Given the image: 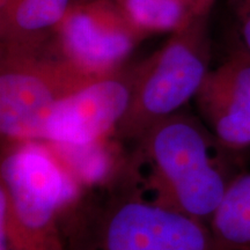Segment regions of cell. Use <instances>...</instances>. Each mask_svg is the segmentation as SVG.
I'll return each instance as SVG.
<instances>
[{"instance_id": "cell-2", "label": "cell", "mask_w": 250, "mask_h": 250, "mask_svg": "<svg viewBox=\"0 0 250 250\" xmlns=\"http://www.w3.org/2000/svg\"><path fill=\"white\" fill-rule=\"evenodd\" d=\"M83 189L54 144L2 140L0 250H67L61 215Z\"/></svg>"}, {"instance_id": "cell-4", "label": "cell", "mask_w": 250, "mask_h": 250, "mask_svg": "<svg viewBox=\"0 0 250 250\" xmlns=\"http://www.w3.org/2000/svg\"><path fill=\"white\" fill-rule=\"evenodd\" d=\"M208 17L171 33L154 54L134 65L129 108L114 137L137 142L153 125L195 99L210 71Z\"/></svg>"}, {"instance_id": "cell-5", "label": "cell", "mask_w": 250, "mask_h": 250, "mask_svg": "<svg viewBox=\"0 0 250 250\" xmlns=\"http://www.w3.org/2000/svg\"><path fill=\"white\" fill-rule=\"evenodd\" d=\"M99 78L64 57L52 39L35 49L0 48L2 140H41L51 109Z\"/></svg>"}, {"instance_id": "cell-6", "label": "cell", "mask_w": 250, "mask_h": 250, "mask_svg": "<svg viewBox=\"0 0 250 250\" xmlns=\"http://www.w3.org/2000/svg\"><path fill=\"white\" fill-rule=\"evenodd\" d=\"M147 37L114 0H73L52 43L87 73L104 77L125 66Z\"/></svg>"}, {"instance_id": "cell-7", "label": "cell", "mask_w": 250, "mask_h": 250, "mask_svg": "<svg viewBox=\"0 0 250 250\" xmlns=\"http://www.w3.org/2000/svg\"><path fill=\"white\" fill-rule=\"evenodd\" d=\"M134 65L99 78L59 101L46 117L41 140L70 147L107 142L129 108Z\"/></svg>"}, {"instance_id": "cell-9", "label": "cell", "mask_w": 250, "mask_h": 250, "mask_svg": "<svg viewBox=\"0 0 250 250\" xmlns=\"http://www.w3.org/2000/svg\"><path fill=\"white\" fill-rule=\"evenodd\" d=\"M73 0H0V48L35 49L55 35Z\"/></svg>"}, {"instance_id": "cell-12", "label": "cell", "mask_w": 250, "mask_h": 250, "mask_svg": "<svg viewBox=\"0 0 250 250\" xmlns=\"http://www.w3.org/2000/svg\"><path fill=\"white\" fill-rule=\"evenodd\" d=\"M239 26L241 44L250 55V0H228Z\"/></svg>"}, {"instance_id": "cell-11", "label": "cell", "mask_w": 250, "mask_h": 250, "mask_svg": "<svg viewBox=\"0 0 250 250\" xmlns=\"http://www.w3.org/2000/svg\"><path fill=\"white\" fill-rule=\"evenodd\" d=\"M208 221L225 249L250 250V173L230 180Z\"/></svg>"}, {"instance_id": "cell-3", "label": "cell", "mask_w": 250, "mask_h": 250, "mask_svg": "<svg viewBox=\"0 0 250 250\" xmlns=\"http://www.w3.org/2000/svg\"><path fill=\"white\" fill-rule=\"evenodd\" d=\"M67 250H226L205 221L154 204L125 187L67 226Z\"/></svg>"}, {"instance_id": "cell-8", "label": "cell", "mask_w": 250, "mask_h": 250, "mask_svg": "<svg viewBox=\"0 0 250 250\" xmlns=\"http://www.w3.org/2000/svg\"><path fill=\"white\" fill-rule=\"evenodd\" d=\"M195 102L202 120L223 147L250 146V55L239 45L208 71Z\"/></svg>"}, {"instance_id": "cell-1", "label": "cell", "mask_w": 250, "mask_h": 250, "mask_svg": "<svg viewBox=\"0 0 250 250\" xmlns=\"http://www.w3.org/2000/svg\"><path fill=\"white\" fill-rule=\"evenodd\" d=\"M219 148L225 147L201 122L175 112L137 140L122 184L154 204L210 220L232 180Z\"/></svg>"}, {"instance_id": "cell-10", "label": "cell", "mask_w": 250, "mask_h": 250, "mask_svg": "<svg viewBox=\"0 0 250 250\" xmlns=\"http://www.w3.org/2000/svg\"><path fill=\"white\" fill-rule=\"evenodd\" d=\"M147 34H171L208 17L215 0H114Z\"/></svg>"}]
</instances>
